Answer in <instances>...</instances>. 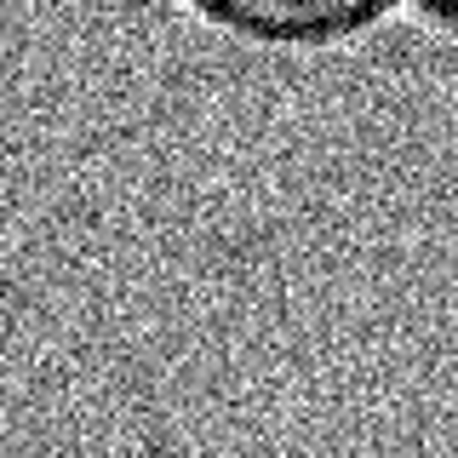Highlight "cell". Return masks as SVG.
Wrapping results in <instances>:
<instances>
[{
    "mask_svg": "<svg viewBox=\"0 0 458 458\" xmlns=\"http://www.w3.org/2000/svg\"><path fill=\"white\" fill-rule=\"evenodd\" d=\"M195 18L258 47H333L390 18V0H190Z\"/></svg>",
    "mask_w": 458,
    "mask_h": 458,
    "instance_id": "cell-1",
    "label": "cell"
},
{
    "mask_svg": "<svg viewBox=\"0 0 458 458\" xmlns=\"http://www.w3.org/2000/svg\"><path fill=\"white\" fill-rule=\"evenodd\" d=\"M419 18H429V23H447V29H458V0H419Z\"/></svg>",
    "mask_w": 458,
    "mask_h": 458,
    "instance_id": "cell-2",
    "label": "cell"
}]
</instances>
